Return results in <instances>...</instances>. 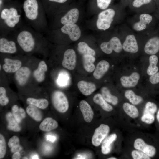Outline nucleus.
I'll return each mask as SVG.
<instances>
[{
	"label": "nucleus",
	"mask_w": 159,
	"mask_h": 159,
	"mask_svg": "<svg viewBox=\"0 0 159 159\" xmlns=\"http://www.w3.org/2000/svg\"><path fill=\"white\" fill-rule=\"evenodd\" d=\"M10 34L15 39L22 54L29 56L34 53L46 55L48 44L47 39L28 25L23 24Z\"/></svg>",
	"instance_id": "nucleus-1"
},
{
	"label": "nucleus",
	"mask_w": 159,
	"mask_h": 159,
	"mask_svg": "<svg viewBox=\"0 0 159 159\" xmlns=\"http://www.w3.org/2000/svg\"><path fill=\"white\" fill-rule=\"evenodd\" d=\"M116 159L117 158L114 157H110L109 158H108V159Z\"/></svg>",
	"instance_id": "nucleus-51"
},
{
	"label": "nucleus",
	"mask_w": 159,
	"mask_h": 159,
	"mask_svg": "<svg viewBox=\"0 0 159 159\" xmlns=\"http://www.w3.org/2000/svg\"><path fill=\"white\" fill-rule=\"evenodd\" d=\"M58 126V123L56 120L51 117H47L41 123L39 128L42 131L48 132L56 129Z\"/></svg>",
	"instance_id": "nucleus-24"
},
{
	"label": "nucleus",
	"mask_w": 159,
	"mask_h": 159,
	"mask_svg": "<svg viewBox=\"0 0 159 159\" xmlns=\"http://www.w3.org/2000/svg\"><path fill=\"white\" fill-rule=\"evenodd\" d=\"M9 102V99L6 96V91L4 87H0V104L4 106L7 105Z\"/></svg>",
	"instance_id": "nucleus-38"
},
{
	"label": "nucleus",
	"mask_w": 159,
	"mask_h": 159,
	"mask_svg": "<svg viewBox=\"0 0 159 159\" xmlns=\"http://www.w3.org/2000/svg\"><path fill=\"white\" fill-rule=\"evenodd\" d=\"M77 49L78 52L83 55L88 54L94 56L96 54L95 51L85 42H79L78 44Z\"/></svg>",
	"instance_id": "nucleus-33"
},
{
	"label": "nucleus",
	"mask_w": 159,
	"mask_h": 159,
	"mask_svg": "<svg viewBox=\"0 0 159 159\" xmlns=\"http://www.w3.org/2000/svg\"><path fill=\"white\" fill-rule=\"evenodd\" d=\"M112 0H96L97 7L100 9L104 10L108 8Z\"/></svg>",
	"instance_id": "nucleus-42"
},
{
	"label": "nucleus",
	"mask_w": 159,
	"mask_h": 159,
	"mask_svg": "<svg viewBox=\"0 0 159 159\" xmlns=\"http://www.w3.org/2000/svg\"><path fill=\"white\" fill-rule=\"evenodd\" d=\"M140 75L137 72H133L129 76H123L120 79L122 85L125 87H131L135 86L140 79Z\"/></svg>",
	"instance_id": "nucleus-19"
},
{
	"label": "nucleus",
	"mask_w": 159,
	"mask_h": 159,
	"mask_svg": "<svg viewBox=\"0 0 159 159\" xmlns=\"http://www.w3.org/2000/svg\"><path fill=\"white\" fill-rule=\"evenodd\" d=\"M122 47L125 52L131 53L137 52L138 51V46L135 36L130 34L127 36Z\"/></svg>",
	"instance_id": "nucleus-17"
},
{
	"label": "nucleus",
	"mask_w": 159,
	"mask_h": 159,
	"mask_svg": "<svg viewBox=\"0 0 159 159\" xmlns=\"http://www.w3.org/2000/svg\"><path fill=\"white\" fill-rule=\"evenodd\" d=\"M8 145L11 148V151L12 153L19 152L22 149L20 145L19 139L16 136H13L10 138Z\"/></svg>",
	"instance_id": "nucleus-34"
},
{
	"label": "nucleus",
	"mask_w": 159,
	"mask_h": 159,
	"mask_svg": "<svg viewBox=\"0 0 159 159\" xmlns=\"http://www.w3.org/2000/svg\"><path fill=\"white\" fill-rule=\"evenodd\" d=\"M39 108L32 105H29L26 108V112L29 115L37 122L40 121L43 116Z\"/></svg>",
	"instance_id": "nucleus-27"
},
{
	"label": "nucleus",
	"mask_w": 159,
	"mask_h": 159,
	"mask_svg": "<svg viewBox=\"0 0 159 159\" xmlns=\"http://www.w3.org/2000/svg\"><path fill=\"white\" fill-rule=\"evenodd\" d=\"M47 139L48 140L50 141L54 142L56 139L55 137L50 135H48L47 136Z\"/></svg>",
	"instance_id": "nucleus-47"
},
{
	"label": "nucleus",
	"mask_w": 159,
	"mask_h": 159,
	"mask_svg": "<svg viewBox=\"0 0 159 159\" xmlns=\"http://www.w3.org/2000/svg\"><path fill=\"white\" fill-rule=\"evenodd\" d=\"M12 0H0V6L2 5L4 3Z\"/></svg>",
	"instance_id": "nucleus-48"
},
{
	"label": "nucleus",
	"mask_w": 159,
	"mask_h": 159,
	"mask_svg": "<svg viewBox=\"0 0 159 159\" xmlns=\"http://www.w3.org/2000/svg\"><path fill=\"white\" fill-rule=\"evenodd\" d=\"M69 0H41L46 15H51L63 5L68 3Z\"/></svg>",
	"instance_id": "nucleus-13"
},
{
	"label": "nucleus",
	"mask_w": 159,
	"mask_h": 159,
	"mask_svg": "<svg viewBox=\"0 0 159 159\" xmlns=\"http://www.w3.org/2000/svg\"><path fill=\"white\" fill-rule=\"evenodd\" d=\"M32 159H39V156L37 155H35L33 156L32 157Z\"/></svg>",
	"instance_id": "nucleus-49"
},
{
	"label": "nucleus",
	"mask_w": 159,
	"mask_h": 159,
	"mask_svg": "<svg viewBox=\"0 0 159 159\" xmlns=\"http://www.w3.org/2000/svg\"><path fill=\"white\" fill-rule=\"evenodd\" d=\"M157 109L156 105L154 103L148 102L145 104L143 113H149L153 114L156 112Z\"/></svg>",
	"instance_id": "nucleus-39"
},
{
	"label": "nucleus",
	"mask_w": 159,
	"mask_h": 159,
	"mask_svg": "<svg viewBox=\"0 0 159 159\" xmlns=\"http://www.w3.org/2000/svg\"><path fill=\"white\" fill-rule=\"evenodd\" d=\"M110 67L109 63L106 60H102L97 64L94 71L93 75L97 80L101 78L108 71Z\"/></svg>",
	"instance_id": "nucleus-20"
},
{
	"label": "nucleus",
	"mask_w": 159,
	"mask_h": 159,
	"mask_svg": "<svg viewBox=\"0 0 159 159\" xmlns=\"http://www.w3.org/2000/svg\"><path fill=\"white\" fill-rule=\"evenodd\" d=\"M6 119L8 122L7 128L14 132H19L21 130V127L16 121L13 115L11 112L7 113L6 116Z\"/></svg>",
	"instance_id": "nucleus-30"
},
{
	"label": "nucleus",
	"mask_w": 159,
	"mask_h": 159,
	"mask_svg": "<svg viewBox=\"0 0 159 159\" xmlns=\"http://www.w3.org/2000/svg\"><path fill=\"white\" fill-rule=\"evenodd\" d=\"M152 0H133L132 5L135 8H139L142 6L150 3Z\"/></svg>",
	"instance_id": "nucleus-44"
},
{
	"label": "nucleus",
	"mask_w": 159,
	"mask_h": 159,
	"mask_svg": "<svg viewBox=\"0 0 159 159\" xmlns=\"http://www.w3.org/2000/svg\"><path fill=\"white\" fill-rule=\"evenodd\" d=\"M100 47L104 52L107 54H111L113 50L116 53H120L122 48L120 41L116 37H112L108 42L102 43Z\"/></svg>",
	"instance_id": "nucleus-8"
},
{
	"label": "nucleus",
	"mask_w": 159,
	"mask_h": 159,
	"mask_svg": "<svg viewBox=\"0 0 159 159\" xmlns=\"http://www.w3.org/2000/svg\"><path fill=\"white\" fill-rule=\"evenodd\" d=\"M149 80L150 83L153 85H155L159 83V72L150 76Z\"/></svg>",
	"instance_id": "nucleus-45"
},
{
	"label": "nucleus",
	"mask_w": 159,
	"mask_h": 159,
	"mask_svg": "<svg viewBox=\"0 0 159 159\" xmlns=\"http://www.w3.org/2000/svg\"><path fill=\"white\" fill-rule=\"evenodd\" d=\"M82 59L85 69L89 73L94 71L95 67L94 64L96 60L95 57L90 55H83Z\"/></svg>",
	"instance_id": "nucleus-26"
},
{
	"label": "nucleus",
	"mask_w": 159,
	"mask_h": 159,
	"mask_svg": "<svg viewBox=\"0 0 159 159\" xmlns=\"http://www.w3.org/2000/svg\"><path fill=\"white\" fill-rule=\"evenodd\" d=\"M144 50L149 55L157 54L159 51V37H154L149 39L145 46Z\"/></svg>",
	"instance_id": "nucleus-18"
},
{
	"label": "nucleus",
	"mask_w": 159,
	"mask_h": 159,
	"mask_svg": "<svg viewBox=\"0 0 159 159\" xmlns=\"http://www.w3.org/2000/svg\"><path fill=\"white\" fill-rule=\"evenodd\" d=\"M2 69V66L0 64V70H1Z\"/></svg>",
	"instance_id": "nucleus-52"
},
{
	"label": "nucleus",
	"mask_w": 159,
	"mask_h": 159,
	"mask_svg": "<svg viewBox=\"0 0 159 159\" xmlns=\"http://www.w3.org/2000/svg\"><path fill=\"white\" fill-rule=\"evenodd\" d=\"M47 70L46 62L44 60H40L37 67L32 72V75L34 80L38 83L43 82L45 79Z\"/></svg>",
	"instance_id": "nucleus-14"
},
{
	"label": "nucleus",
	"mask_w": 159,
	"mask_h": 159,
	"mask_svg": "<svg viewBox=\"0 0 159 159\" xmlns=\"http://www.w3.org/2000/svg\"><path fill=\"white\" fill-rule=\"evenodd\" d=\"M77 86L80 91L85 96L91 95L96 89V86L95 84L84 80L79 81Z\"/></svg>",
	"instance_id": "nucleus-22"
},
{
	"label": "nucleus",
	"mask_w": 159,
	"mask_h": 159,
	"mask_svg": "<svg viewBox=\"0 0 159 159\" xmlns=\"http://www.w3.org/2000/svg\"><path fill=\"white\" fill-rule=\"evenodd\" d=\"M21 158V155L19 152L14 153L12 157V158L13 159H19Z\"/></svg>",
	"instance_id": "nucleus-46"
},
{
	"label": "nucleus",
	"mask_w": 159,
	"mask_h": 159,
	"mask_svg": "<svg viewBox=\"0 0 159 159\" xmlns=\"http://www.w3.org/2000/svg\"><path fill=\"white\" fill-rule=\"evenodd\" d=\"M122 107L125 112L131 117L135 118L138 116V110L134 105L125 102L123 104Z\"/></svg>",
	"instance_id": "nucleus-35"
},
{
	"label": "nucleus",
	"mask_w": 159,
	"mask_h": 159,
	"mask_svg": "<svg viewBox=\"0 0 159 159\" xmlns=\"http://www.w3.org/2000/svg\"><path fill=\"white\" fill-rule=\"evenodd\" d=\"M59 31L64 34L68 35L73 41L78 40L81 35V31L79 26L75 24L64 25L60 28Z\"/></svg>",
	"instance_id": "nucleus-11"
},
{
	"label": "nucleus",
	"mask_w": 159,
	"mask_h": 159,
	"mask_svg": "<svg viewBox=\"0 0 159 159\" xmlns=\"http://www.w3.org/2000/svg\"><path fill=\"white\" fill-rule=\"evenodd\" d=\"M117 138V135L114 133L107 137L104 140L101 147V151L103 154H107L110 152L112 149V144Z\"/></svg>",
	"instance_id": "nucleus-25"
},
{
	"label": "nucleus",
	"mask_w": 159,
	"mask_h": 159,
	"mask_svg": "<svg viewBox=\"0 0 159 159\" xmlns=\"http://www.w3.org/2000/svg\"><path fill=\"white\" fill-rule=\"evenodd\" d=\"M115 14V11L112 8L105 9L100 12L98 15L96 22L97 28L103 30L108 29L113 21Z\"/></svg>",
	"instance_id": "nucleus-6"
},
{
	"label": "nucleus",
	"mask_w": 159,
	"mask_h": 159,
	"mask_svg": "<svg viewBox=\"0 0 159 159\" xmlns=\"http://www.w3.org/2000/svg\"><path fill=\"white\" fill-rule=\"evenodd\" d=\"M141 120L147 124H151L155 120L154 115L149 113H143L141 117Z\"/></svg>",
	"instance_id": "nucleus-43"
},
{
	"label": "nucleus",
	"mask_w": 159,
	"mask_h": 159,
	"mask_svg": "<svg viewBox=\"0 0 159 159\" xmlns=\"http://www.w3.org/2000/svg\"><path fill=\"white\" fill-rule=\"evenodd\" d=\"M79 12L76 8L71 9L60 17L59 23L62 26L69 24H75L78 19Z\"/></svg>",
	"instance_id": "nucleus-15"
},
{
	"label": "nucleus",
	"mask_w": 159,
	"mask_h": 159,
	"mask_svg": "<svg viewBox=\"0 0 159 159\" xmlns=\"http://www.w3.org/2000/svg\"><path fill=\"white\" fill-rule=\"evenodd\" d=\"M0 52L10 55L22 54L16 40L10 34H0Z\"/></svg>",
	"instance_id": "nucleus-4"
},
{
	"label": "nucleus",
	"mask_w": 159,
	"mask_h": 159,
	"mask_svg": "<svg viewBox=\"0 0 159 159\" xmlns=\"http://www.w3.org/2000/svg\"><path fill=\"white\" fill-rule=\"evenodd\" d=\"M1 54L3 59L2 69L6 73H14L22 66V62L19 59L12 57L9 54Z\"/></svg>",
	"instance_id": "nucleus-7"
},
{
	"label": "nucleus",
	"mask_w": 159,
	"mask_h": 159,
	"mask_svg": "<svg viewBox=\"0 0 159 159\" xmlns=\"http://www.w3.org/2000/svg\"><path fill=\"white\" fill-rule=\"evenodd\" d=\"M156 118L158 121L159 122V109L157 114Z\"/></svg>",
	"instance_id": "nucleus-50"
},
{
	"label": "nucleus",
	"mask_w": 159,
	"mask_h": 159,
	"mask_svg": "<svg viewBox=\"0 0 159 159\" xmlns=\"http://www.w3.org/2000/svg\"><path fill=\"white\" fill-rule=\"evenodd\" d=\"M6 152V145L5 139L1 134H0V159L5 156Z\"/></svg>",
	"instance_id": "nucleus-40"
},
{
	"label": "nucleus",
	"mask_w": 159,
	"mask_h": 159,
	"mask_svg": "<svg viewBox=\"0 0 159 159\" xmlns=\"http://www.w3.org/2000/svg\"><path fill=\"white\" fill-rule=\"evenodd\" d=\"M22 11L28 25L43 34L48 31L46 14L41 0H23Z\"/></svg>",
	"instance_id": "nucleus-3"
},
{
	"label": "nucleus",
	"mask_w": 159,
	"mask_h": 159,
	"mask_svg": "<svg viewBox=\"0 0 159 159\" xmlns=\"http://www.w3.org/2000/svg\"><path fill=\"white\" fill-rule=\"evenodd\" d=\"M77 56L75 51L69 49L64 52L62 64L65 68L69 70H73L76 65Z\"/></svg>",
	"instance_id": "nucleus-10"
},
{
	"label": "nucleus",
	"mask_w": 159,
	"mask_h": 159,
	"mask_svg": "<svg viewBox=\"0 0 159 159\" xmlns=\"http://www.w3.org/2000/svg\"><path fill=\"white\" fill-rule=\"evenodd\" d=\"M110 130L108 125L103 124L100 125L95 130L92 140V145L95 146H99L108 134Z\"/></svg>",
	"instance_id": "nucleus-12"
},
{
	"label": "nucleus",
	"mask_w": 159,
	"mask_h": 159,
	"mask_svg": "<svg viewBox=\"0 0 159 159\" xmlns=\"http://www.w3.org/2000/svg\"><path fill=\"white\" fill-rule=\"evenodd\" d=\"M22 4L16 1L4 3L0 7V34H8L23 24Z\"/></svg>",
	"instance_id": "nucleus-2"
},
{
	"label": "nucleus",
	"mask_w": 159,
	"mask_h": 159,
	"mask_svg": "<svg viewBox=\"0 0 159 159\" xmlns=\"http://www.w3.org/2000/svg\"><path fill=\"white\" fill-rule=\"evenodd\" d=\"M26 103L29 105H34L41 109L47 108L49 105V102L45 98L36 99L29 97L26 100Z\"/></svg>",
	"instance_id": "nucleus-31"
},
{
	"label": "nucleus",
	"mask_w": 159,
	"mask_h": 159,
	"mask_svg": "<svg viewBox=\"0 0 159 159\" xmlns=\"http://www.w3.org/2000/svg\"><path fill=\"white\" fill-rule=\"evenodd\" d=\"M79 105L85 120L87 122H90L94 117V112L91 106L85 100H81Z\"/></svg>",
	"instance_id": "nucleus-21"
},
{
	"label": "nucleus",
	"mask_w": 159,
	"mask_h": 159,
	"mask_svg": "<svg viewBox=\"0 0 159 159\" xmlns=\"http://www.w3.org/2000/svg\"><path fill=\"white\" fill-rule=\"evenodd\" d=\"M134 148L145 153L150 157H153L155 154L156 150L153 146L147 144L142 139H136L134 144Z\"/></svg>",
	"instance_id": "nucleus-16"
},
{
	"label": "nucleus",
	"mask_w": 159,
	"mask_h": 159,
	"mask_svg": "<svg viewBox=\"0 0 159 159\" xmlns=\"http://www.w3.org/2000/svg\"><path fill=\"white\" fill-rule=\"evenodd\" d=\"M51 100L53 105L58 112L64 113L68 110L69 103L65 94L58 90L54 91L51 95Z\"/></svg>",
	"instance_id": "nucleus-5"
},
{
	"label": "nucleus",
	"mask_w": 159,
	"mask_h": 159,
	"mask_svg": "<svg viewBox=\"0 0 159 159\" xmlns=\"http://www.w3.org/2000/svg\"><path fill=\"white\" fill-rule=\"evenodd\" d=\"M125 95L126 98L128 99L131 103L134 105L140 103L143 100L142 97L137 95L131 90H126L125 93Z\"/></svg>",
	"instance_id": "nucleus-37"
},
{
	"label": "nucleus",
	"mask_w": 159,
	"mask_h": 159,
	"mask_svg": "<svg viewBox=\"0 0 159 159\" xmlns=\"http://www.w3.org/2000/svg\"><path fill=\"white\" fill-rule=\"evenodd\" d=\"M158 61V57L155 55H151L149 58V65L147 70V73L150 76L158 72L159 68L157 66Z\"/></svg>",
	"instance_id": "nucleus-28"
},
{
	"label": "nucleus",
	"mask_w": 159,
	"mask_h": 159,
	"mask_svg": "<svg viewBox=\"0 0 159 159\" xmlns=\"http://www.w3.org/2000/svg\"><path fill=\"white\" fill-rule=\"evenodd\" d=\"M140 21L135 23L133 26L134 30L140 31L145 29L146 25L149 24L152 20V16L147 14H142L139 16Z\"/></svg>",
	"instance_id": "nucleus-23"
},
{
	"label": "nucleus",
	"mask_w": 159,
	"mask_h": 159,
	"mask_svg": "<svg viewBox=\"0 0 159 159\" xmlns=\"http://www.w3.org/2000/svg\"><path fill=\"white\" fill-rule=\"evenodd\" d=\"M93 100L95 104L100 106L105 111L110 112L113 109L112 107L106 102L101 94H96L93 97Z\"/></svg>",
	"instance_id": "nucleus-29"
},
{
	"label": "nucleus",
	"mask_w": 159,
	"mask_h": 159,
	"mask_svg": "<svg viewBox=\"0 0 159 159\" xmlns=\"http://www.w3.org/2000/svg\"><path fill=\"white\" fill-rule=\"evenodd\" d=\"M131 155L134 159H150V157L143 152L137 150H133Z\"/></svg>",
	"instance_id": "nucleus-41"
},
{
	"label": "nucleus",
	"mask_w": 159,
	"mask_h": 159,
	"mask_svg": "<svg viewBox=\"0 0 159 159\" xmlns=\"http://www.w3.org/2000/svg\"><path fill=\"white\" fill-rule=\"evenodd\" d=\"M12 111L14 117L19 123L26 117V114L24 110L21 107H19L16 105L13 106Z\"/></svg>",
	"instance_id": "nucleus-36"
},
{
	"label": "nucleus",
	"mask_w": 159,
	"mask_h": 159,
	"mask_svg": "<svg viewBox=\"0 0 159 159\" xmlns=\"http://www.w3.org/2000/svg\"><path fill=\"white\" fill-rule=\"evenodd\" d=\"M23 159H28V158L26 157H24L23 158Z\"/></svg>",
	"instance_id": "nucleus-53"
},
{
	"label": "nucleus",
	"mask_w": 159,
	"mask_h": 159,
	"mask_svg": "<svg viewBox=\"0 0 159 159\" xmlns=\"http://www.w3.org/2000/svg\"><path fill=\"white\" fill-rule=\"evenodd\" d=\"M32 73V70L29 67L22 66L14 73V78L18 85L21 87L26 85Z\"/></svg>",
	"instance_id": "nucleus-9"
},
{
	"label": "nucleus",
	"mask_w": 159,
	"mask_h": 159,
	"mask_svg": "<svg viewBox=\"0 0 159 159\" xmlns=\"http://www.w3.org/2000/svg\"><path fill=\"white\" fill-rule=\"evenodd\" d=\"M101 95L105 100L113 105L118 103V98L116 96L111 94L109 89L106 87H102L101 90Z\"/></svg>",
	"instance_id": "nucleus-32"
}]
</instances>
